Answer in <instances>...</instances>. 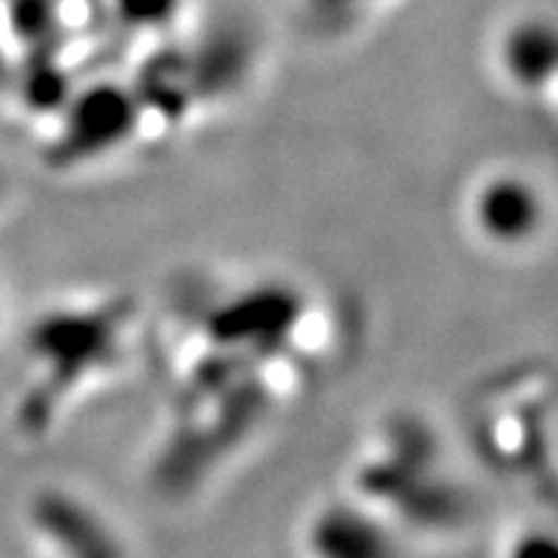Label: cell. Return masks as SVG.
I'll return each instance as SVG.
<instances>
[{
    "label": "cell",
    "mask_w": 558,
    "mask_h": 558,
    "mask_svg": "<svg viewBox=\"0 0 558 558\" xmlns=\"http://www.w3.org/2000/svg\"><path fill=\"white\" fill-rule=\"evenodd\" d=\"M332 312L281 276L182 292L162 338L168 411L156 448L210 462L255 446L338 354Z\"/></svg>",
    "instance_id": "1"
},
{
    "label": "cell",
    "mask_w": 558,
    "mask_h": 558,
    "mask_svg": "<svg viewBox=\"0 0 558 558\" xmlns=\"http://www.w3.org/2000/svg\"><path fill=\"white\" fill-rule=\"evenodd\" d=\"M142 306L128 292H94L54 301L32 326L21 428L51 437L83 403L125 375L142 338Z\"/></svg>",
    "instance_id": "2"
},
{
    "label": "cell",
    "mask_w": 558,
    "mask_h": 558,
    "mask_svg": "<svg viewBox=\"0 0 558 558\" xmlns=\"http://www.w3.org/2000/svg\"><path fill=\"white\" fill-rule=\"evenodd\" d=\"M468 219L494 247H524L545 225V202L519 173H490L471 191Z\"/></svg>",
    "instance_id": "3"
}]
</instances>
